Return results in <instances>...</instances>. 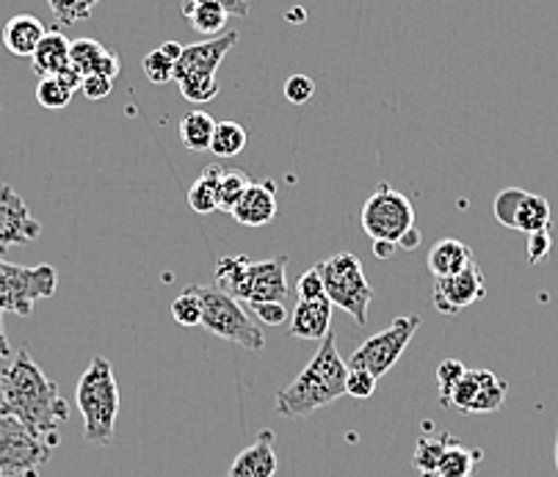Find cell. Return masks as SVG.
Returning <instances> with one entry per match:
<instances>
[{
  "instance_id": "f35d334b",
  "label": "cell",
  "mask_w": 558,
  "mask_h": 477,
  "mask_svg": "<svg viewBox=\"0 0 558 477\" xmlns=\"http://www.w3.org/2000/svg\"><path fill=\"white\" fill-rule=\"evenodd\" d=\"M299 301H315V298H327V290H324V279L322 273H318V268H310V271H304L302 277H299Z\"/></svg>"
},
{
  "instance_id": "4fadbf2b",
  "label": "cell",
  "mask_w": 558,
  "mask_h": 477,
  "mask_svg": "<svg viewBox=\"0 0 558 477\" xmlns=\"http://www.w3.org/2000/svg\"><path fill=\"white\" fill-rule=\"evenodd\" d=\"M43 235V224L31 216L28 205L12 185L0 183V254L12 246L36 241Z\"/></svg>"
},
{
  "instance_id": "f907efd6",
  "label": "cell",
  "mask_w": 558,
  "mask_h": 477,
  "mask_svg": "<svg viewBox=\"0 0 558 477\" xmlns=\"http://www.w3.org/2000/svg\"><path fill=\"white\" fill-rule=\"evenodd\" d=\"M0 117H3V111H0Z\"/></svg>"
},
{
  "instance_id": "f6af8a7d",
  "label": "cell",
  "mask_w": 558,
  "mask_h": 477,
  "mask_svg": "<svg viewBox=\"0 0 558 477\" xmlns=\"http://www.w3.org/2000/svg\"><path fill=\"white\" fill-rule=\"evenodd\" d=\"M12 345H9V337H7V329H3V313H0V367H3V362L12 359Z\"/></svg>"
},
{
  "instance_id": "cb8c5ba5",
  "label": "cell",
  "mask_w": 558,
  "mask_h": 477,
  "mask_svg": "<svg viewBox=\"0 0 558 477\" xmlns=\"http://www.w3.org/2000/svg\"><path fill=\"white\" fill-rule=\"evenodd\" d=\"M216 119L205 111H189L178 124L180 142H183L185 149L191 152H208L210 142H214V130H216Z\"/></svg>"
},
{
  "instance_id": "7402d4cb",
  "label": "cell",
  "mask_w": 558,
  "mask_h": 477,
  "mask_svg": "<svg viewBox=\"0 0 558 477\" xmlns=\"http://www.w3.org/2000/svg\"><path fill=\"white\" fill-rule=\"evenodd\" d=\"M225 174V166L214 163L205 166L203 174L191 183L189 188V205L191 210L199 212V216H210V212L219 210V180Z\"/></svg>"
},
{
  "instance_id": "8d00e7d4",
  "label": "cell",
  "mask_w": 558,
  "mask_h": 477,
  "mask_svg": "<svg viewBox=\"0 0 558 477\" xmlns=\"http://www.w3.org/2000/svg\"><path fill=\"white\" fill-rule=\"evenodd\" d=\"M376 381L379 378L371 376L368 370H349V376H345V395L356 397V401H368L376 392Z\"/></svg>"
},
{
  "instance_id": "ba28073f",
  "label": "cell",
  "mask_w": 558,
  "mask_h": 477,
  "mask_svg": "<svg viewBox=\"0 0 558 477\" xmlns=\"http://www.w3.org/2000/svg\"><path fill=\"white\" fill-rule=\"evenodd\" d=\"M53 444L36 439L20 419L0 414V477H39Z\"/></svg>"
},
{
  "instance_id": "30bf717a",
  "label": "cell",
  "mask_w": 558,
  "mask_h": 477,
  "mask_svg": "<svg viewBox=\"0 0 558 477\" xmlns=\"http://www.w3.org/2000/svg\"><path fill=\"white\" fill-rule=\"evenodd\" d=\"M495 219L509 230L534 235V232L550 230V201L539 194L523 188H506L495 196Z\"/></svg>"
},
{
  "instance_id": "ac0fdd59",
  "label": "cell",
  "mask_w": 558,
  "mask_h": 477,
  "mask_svg": "<svg viewBox=\"0 0 558 477\" xmlns=\"http://www.w3.org/2000/svg\"><path fill=\"white\" fill-rule=\"evenodd\" d=\"M329 323H332V301L315 298V301H299L291 313V326L288 334L296 340H315L322 342L329 334Z\"/></svg>"
},
{
  "instance_id": "e0dca14e",
  "label": "cell",
  "mask_w": 558,
  "mask_h": 477,
  "mask_svg": "<svg viewBox=\"0 0 558 477\" xmlns=\"http://www.w3.org/2000/svg\"><path fill=\"white\" fill-rule=\"evenodd\" d=\"M279 469L277 450H274V430H260V437L246 450L235 455L225 477H274Z\"/></svg>"
},
{
  "instance_id": "d4e9b609",
  "label": "cell",
  "mask_w": 558,
  "mask_h": 477,
  "mask_svg": "<svg viewBox=\"0 0 558 477\" xmlns=\"http://www.w3.org/2000/svg\"><path fill=\"white\" fill-rule=\"evenodd\" d=\"M183 14L196 34L210 36V39L225 28L227 17H230V14H227L216 0H185Z\"/></svg>"
},
{
  "instance_id": "ab89813d",
  "label": "cell",
  "mask_w": 558,
  "mask_h": 477,
  "mask_svg": "<svg viewBox=\"0 0 558 477\" xmlns=\"http://www.w3.org/2000/svg\"><path fill=\"white\" fill-rule=\"evenodd\" d=\"M81 91H84L86 100L100 102L113 91V81L106 75H86L84 81H81Z\"/></svg>"
},
{
  "instance_id": "5b68a950",
  "label": "cell",
  "mask_w": 558,
  "mask_h": 477,
  "mask_svg": "<svg viewBox=\"0 0 558 477\" xmlns=\"http://www.w3.org/2000/svg\"><path fill=\"white\" fill-rule=\"evenodd\" d=\"M194 288L199 301H203V323H199L203 329H208L210 334L221 337L227 342L244 345L250 351L266 348V337L252 323L246 309L241 307V301L221 293L219 288H203V284H194Z\"/></svg>"
},
{
  "instance_id": "681fc988",
  "label": "cell",
  "mask_w": 558,
  "mask_h": 477,
  "mask_svg": "<svg viewBox=\"0 0 558 477\" xmlns=\"http://www.w3.org/2000/svg\"><path fill=\"white\" fill-rule=\"evenodd\" d=\"M556 469H558V430H556Z\"/></svg>"
},
{
  "instance_id": "8992f818",
  "label": "cell",
  "mask_w": 558,
  "mask_h": 477,
  "mask_svg": "<svg viewBox=\"0 0 558 477\" xmlns=\"http://www.w3.org/2000/svg\"><path fill=\"white\" fill-rule=\"evenodd\" d=\"M59 288V273L53 266H14L0 257V313H14L31 318L36 301L53 298Z\"/></svg>"
},
{
  "instance_id": "bcb514c9",
  "label": "cell",
  "mask_w": 558,
  "mask_h": 477,
  "mask_svg": "<svg viewBox=\"0 0 558 477\" xmlns=\"http://www.w3.org/2000/svg\"><path fill=\"white\" fill-rule=\"evenodd\" d=\"M398 246H401V248H410V252H412V248L421 246V232H417V227H412V230L407 232L404 237H401V243H398Z\"/></svg>"
},
{
  "instance_id": "b9f144b4",
  "label": "cell",
  "mask_w": 558,
  "mask_h": 477,
  "mask_svg": "<svg viewBox=\"0 0 558 477\" xmlns=\"http://www.w3.org/2000/svg\"><path fill=\"white\" fill-rule=\"evenodd\" d=\"M257 318L263 320L266 326H279L288 323V309L286 304H257V307H250Z\"/></svg>"
},
{
  "instance_id": "7c38bea8",
  "label": "cell",
  "mask_w": 558,
  "mask_h": 477,
  "mask_svg": "<svg viewBox=\"0 0 558 477\" xmlns=\"http://www.w3.org/2000/svg\"><path fill=\"white\" fill-rule=\"evenodd\" d=\"M484 295H487V279H484L478 262H473V266L464 268L457 277L434 279L432 304L437 313L459 315L462 309L473 307L475 301H482Z\"/></svg>"
},
{
  "instance_id": "9c48e42d",
  "label": "cell",
  "mask_w": 558,
  "mask_h": 477,
  "mask_svg": "<svg viewBox=\"0 0 558 477\" xmlns=\"http://www.w3.org/2000/svg\"><path fill=\"white\" fill-rule=\"evenodd\" d=\"M421 329V318L415 315H404V318H396L385 331L374 334L371 340H365L360 348L351 354L349 370H368L374 378H381L385 372H390L398 365V359L404 356L407 345L412 342L415 331Z\"/></svg>"
},
{
  "instance_id": "4dcf8cb0",
  "label": "cell",
  "mask_w": 558,
  "mask_h": 477,
  "mask_svg": "<svg viewBox=\"0 0 558 477\" xmlns=\"http://www.w3.org/2000/svg\"><path fill=\"white\" fill-rule=\"evenodd\" d=\"M250 185L252 180L246 171L225 169V174H221L219 180V210L225 212L235 210V205L241 201V196H244V191L250 188Z\"/></svg>"
},
{
  "instance_id": "ffe728a7",
  "label": "cell",
  "mask_w": 558,
  "mask_h": 477,
  "mask_svg": "<svg viewBox=\"0 0 558 477\" xmlns=\"http://www.w3.org/2000/svg\"><path fill=\"white\" fill-rule=\"evenodd\" d=\"M473 262V248H470L468 243L457 241V237H446V241L434 243L426 259V266L434 279L457 277V273H462L464 268H470Z\"/></svg>"
},
{
  "instance_id": "52a82bcc",
  "label": "cell",
  "mask_w": 558,
  "mask_h": 477,
  "mask_svg": "<svg viewBox=\"0 0 558 477\" xmlns=\"http://www.w3.org/2000/svg\"><path fill=\"white\" fill-rule=\"evenodd\" d=\"M363 230L374 243H392L398 246L401 237L415 227V210L404 194H398L392 185L381 183L368 201L363 205Z\"/></svg>"
},
{
  "instance_id": "60d3db41",
  "label": "cell",
  "mask_w": 558,
  "mask_h": 477,
  "mask_svg": "<svg viewBox=\"0 0 558 477\" xmlns=\"http://www.w3.org/2000/svg\"><path fill=\"white\" fill-rule=\"evenodd\" d=\"M550 246H553V237H550V230H542V232H534V235H529V262L531 266H539L542 259L550 254Z\"/></svg>"
},
{
  "instance_id": "c3c4849f",
  "label": "cell",
  "mask_w": 558,
  "mask_h": 477,
  "mask_svg": "<svg viewBox=\"0 0 558 477\" xmlns=\"http://www.w3.org/2000/svg\"><path fill=\"white\" fill-rule=\"evenodd\" d=\"M392 252H396V246H392V243H374V254L379 259H387Z\"/></svg>"
},
{
  "instance_id": "484cf974",
  "label": "cell",
  "mask_w": 558,
  "mask_h": 477,
  "mask_svg": "<svg viewBox=\"0 0 558 477\" xmlns=\"http://www.w3.org/2000/svg\"><path fill=\"white\" fill-rule=\"evenodd\" d=\"M482 455H484L482 450H470V448H464L462 442H457V439H451V444H448L446 453H442V458H440V464H437V469H434V475L437 477H470L473 475V466L482 461Z\"/></svg>"
},
{
  "instance_id": "4316f807",
  "label": "cell",
  "mask_w": 558,
  "mask_h": 477,
  "mask_svg": "<svg viewBox=\"0 0 558 477\" xmlns=\"http://www.w3.org/2000/svg\"><path fill=\"white\" fill-rule=\"evenodd\" d=\"M244 147H246L244 124H238V122L216 124L214 142H210L208 152H214L216 158H235V155L244 152Z\"/></svg>"
},
{
  "instance_id": "d590c367",
  "label": "cell",
  "mask_w": 558,
  "mask_h": 477,
  "mask_svg": "<svg viewBox=\"0 0 558 477\" xmlns=\"http://www.w3.org/2000/svg\"><path fill=\"white\" fill-rule=\"evenodd\" d=\"M464 370H468V367H464L459 359H446L440 367H437V387H440L442 406L448 403V397H451L453 387H457L459 378L464 376Z\"/></svg>"
},
{
  "instance_id": "f546056e",
  "label": "cell",
  "mask_w": 558,
  "mask_h": 477,
  "mask_svg": "<svg viewBox=\"0 0 558 477\" xmlns=\"http://www.w3.org/2000/svg\"><path fill=\"white\" fill-rule=\"evenodd\" d=\"M75 97V89L66 86L59 75L53 77H39V86H36V102L48 111H61L66 108Z\"/></svg>"
},
{
  "instance_id": "7dc6e473",
  "label": "cell",
  "mask_w": 558,
  "mask_h": 477,
  "mask_svg": "<svg viewBox=\"0 0 558 477\" xmlns=\"http://www.w3.org/2000/svg\"><path fill=\"white\" fill-rule=\"evenodd\" d=\"M161 50L174 61V64H178V59L183 56V45H180V41H163Z\"/></svg>"
},
{
  "instance_id": "44dd1931",
  "label": "cell",
  "mask_w": 558,
  "mask_h": 477,
  "mask_svg": "<svg viewBox=\"0 0 558 477\" xmlns=\"http://www.w3.org/2000/svg\"><path fill=\"white\" fill-rule=\"evenodd\" d=\"M70 45L72 41L59 28L48 30L39 41V48L31 56V66L39 77H53L70 66Z\"/></svg>"
},
{
  "instance_id": "2e32d148",
  "label": "cell",
  "mask_w": 558,
  "mask_h": 477,
  "mask_svg": "<svg viewBox=\"0 0 558 477\" xmlns=\"http://www.w3.org/2000/svg\"><path fill=\"white\" fill-rule=\"evenodd\" d=\"M232 219L241 227L271 224L277 219V183L274 180L252 183L235 205V210H232Z\"/></svg>"
},
{
  "instance_id": "ee69618b",
  "label": "cell",
  "mask_w": 558,
  "mask_h": 477,
  "mask_svg": "<svg viewBox=\"0 0 558 477\" xmlns=\"http://www.w3.org/2000/svg\"><path fill=\"white\" fill-rule=\"evenodd\" d=\"M227 14H235V17H250V0H216Z\"/></svg>"
},
{
  "instance_id": "3957f363",
  "label": "cell",
  "mask_w": 558,
  "mask_h": 477,
  "mask_svg": "<svg viewBox=\"0 0 558 477\" xmlns=\"http://www.w3.org/2000/svg\"><path fill=\"white\" fill-rule=\"evenodd\" d=\"M77 408L84 414V437L89 444L108 448L119 417V387L111 362L95 356L77 381Z\"/></svg>"
},
{
  "instance_id": "d6a6232c",
  "label": "cell",
  "mask_w": 558,
  "mask_h": 477,
  "mask_svg": "<svg viewBox=\"0 0 558 477\" xmlns=\"http://www.w3.org/2000/svg\"><path fill=\"white\" fill-rule=\"evenodd\" d=\"M97 3H100V0H48L56 23L61 25H75L81 23V20H89Z\"/></svg>"
},
{
  "instance_id": "277c9868",
  "label": "cell",
  "mask_w": 558,
  "mask_h": 477,
  "mask_svg": "<svg viewBox=\"0 0 558 477\" xmlns=\"http://www.w3.org/2000/svg\"><path fill=\"white\" fill-rule=\"evenodd\" d=\"M318 273L324 279V290L327 298L332 301V307H340L354 318L356 326L368 323V307L374 301V288L368 284L363 271L360 257L351 252H340L335 257L318 262Z\"/></svg>"
},
{
  "instance_id": "6da1fadb",
  "label": "cell",
  "mask_w": 558,
  "mask_h": 477,
  "mask_svg": "<svg viewBox=\"0 0 558 477\" xmlns=\"http://www.w3.org/2000/svg\"><path fill=\"white\" fill-rule=\"evenodd\" d=\"M0 414L20 419L36 439L56 448L59 428L70 419V406L61 397L59 383L50 381L28 351L20 348L7 367H0Z\"/></svg>"
},
{
  "instance_id": "e575fe53",
  "label": "cell",
  "mask_w": 558,
  "mask_h": 477,
  "mask_svg": "<svg viewBox=\"0 0 558 477\" xmlns=\"http://www.w3.org/2000/svg\"><path fill=\"white\" fill-rule=\"evenodd\" d=\"M180 95L189 102H210L221 91V83L216 77H189L180 81Z\"/></svg>"
},
{
  "instance_id": "8fae6325",
  "label": "cell",
  "mask_w": 558,
  "mask_h": 477,
  "mask_svg": "<svg viewBox=\"0 0 558 477\" xmlns=\"http://www.w3.org/2000/svg\"><path fill=\"white\" fill-rule=\"evenodd\" d=\"M506 392H509V387L493 370H482V367L470 370L468 367L453 387L446 406L457 408L459 414H493L504 406Z\"/></svg>"
},
{
  "instance_id": "7bdbcfd3",
  "label": "cell",
  "mask_w": 558,
  "mask_h": 477,
  "mask_svg": "<svg viewBox=\"0 0 558 477\" xmlns=\"http://www.w3.org/2000/svg\"><path fill=\"white\" fill-rule=\"evenodd\" d=\"M119 70H122V61H119V56L113 53V50H106L100 59V64H97V72L95 75H106V77H117Z\"/></svg>"
},
{
  "instance_id": "9a60e30c",
  "label": "cell",
  "mask_w": 558,
  "mask_h": 477,
  "mask_svg": "<svg viewBox=\"0 0 558 477\" xmlns=\"http://www.w3.org/2000/svg\"><path fill=\"white\" fill-rule=\"evenodd\" d=\"M238 39L241 36L232 30V34L214 36V39L196 41V45L183 48V56L174 64V83L189 81V77H216V70L227 59V53L235 48Z\"/></svg>"
},
{
  "instance_id": "1f68e13d",
  "label": "cell",
  "mask_w": 558,
  "mask_h": 477,
  "mask_svg": "<svg viewBox=\"0 0 558 477\" xmlns=\"http://www.w3.org/2000/svg\"><path fill=\"white\" fill-rule=\"evenodd\" d=\"M172 318L174 323L183 326V329H194V326L203 323V301L196 295V288H185L178 298L172 301Z\"/></svg>"
},
{
  "instance_id": "836d02e7",
  "label": "cell",
  "mask_w": 558,
  "mask_h": 477,
  "mask_svg": "<svg viewBox=\"0 0 558 477\" xmlns=\"http://www.w3.org/2000/svg\"><path fill=\"white\" fill-rule=\"evenodd\" d=\"M142 70H144V75H147V81L155 83V86L174 81V61L169 59L161 48L149 50V53L144 56Z\"/></svg>"
},
{
  "instance_id": "603a6c76",
  "label": "cell",
  "mask_w": 558,
  "mask_h": 477,
  "mask_svg": "<svg viewBox=\"0 0 558 477\" xmlns=\"http://www.w3.org/2000/svg\"><path fill=\"white\" fill-rule=\"evenodd\" d=\"M250 262L252 257H246V254H230V257H221L219 262H216V288H219L221 293L232 295L235 301H244Z\"/></svg>"
},
{
  "instance_id": "d6986e66",
  "label": "cell",
  "mask_w": 558,
  "mask_h": 477,
  "mask_svg": "<svg viewBox=\"0 0 558 477\" xmlns=\"http://www.w3.org/2000/svg\"><path fill=\"white\" fill-rule=\"evenodd\" d=\"M48 34L45 23L34 14H14L7 25H3V48L14 56V59H31L34 50L39 48L43 36Z\"/></svg>"
},
{
  "instance_id": "7a4b0ae2",
  "label": "cell",
  "mask_w": 558,
  "mask_h": 477,
  "mask_svg": "<svg viewBox=\"0 0 558 477\" xmlns=\"http://www.w3.org/2000/svg\"><path fill=\"white\" fill-rule=\"evenodd\" d=\"M345 376H349V365L340 359L338 337L329 331L322 340V348L315 351L313 359L307 362V367L286 389L277 392V397H274L277 412L288 419L310 417L318 408L329 406L345 395Z\"/></svg>"
},
{
  "instance_id": "5bb4252c",
  "label": "cell",
  "mask_w": 558,
  "mask_h": 477,
  "mask_svg": "<svg viewBox=\"0 0 558 477\" xmlns=\"http://www.w3.org/2000/svg\"><path fill=\"white\" fill-rule=\"evenodd\" d=\"M288 257H271V259H252L250 262V277H246L244 301L250 307L257 304H286L288 293Z\"/></svg>"
},
{
  "instance_id": "f1b7e54d",
  "label": "cell",
  "mask_w": 558,
  "mask_h": 477,
  "mask_svg": "<svg viewBox=\"0 0 558 477\" xmlns=\"http://www.w3.org/2000/svg\"><path fill=\"white\" fill-rule=\"evenodd\" d=\"M451 439H453L451 433H440V437H421L415 453H412V466H415L421 475L437 469V464H440L442 453H446V448L451 444Z\"/></svg>"
},
{
  "instance_id": "74e56055",
  "label": "cell",
  "mask_w": 558,
  "mask_h": 477,
  "mask_svg": "<svg viewBox=\"0 0 558 477\" xmlns=\"http://www.w3.org/2000/svg\"><path fill=\"white\" fill-rule=\"evenodd\" d=\"M313 95H315L313 77L291 75L286 81V100L291 102V106H304V102L313 100Z\"/></svg>"
},
{
  "instance_id": "83f0119b",
  "label": "cell",
  "mask_w": 558,
  "mask_h": 477,
  "mask_svg": "<svg viewBox=\"0 0 558 477\" xmlns=\"http://www.w3.org/2000/svg\"><path fill=\"white\" fill-rule=\"evenodd\" d=\"M108 48H102L97 39H75L70 45V66L77 72L81 77L95 75L97 64H100L102 53Z\"/></svg>"
}]
</instances>
